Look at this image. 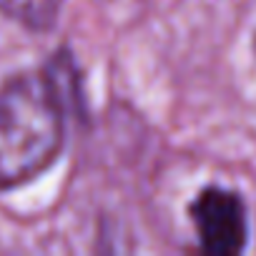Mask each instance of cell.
<instances>
[{"label": "cell", "mask_w": 256, "mask_h": 256, "mask_svg": "<svg viewBox=\"0 0 256 256\" xmlns=\"http://www.w3.org/2000/svg\"><path fill=\"white\" fill-rule=\"evenodd\" d=\"M68 60L56 68L18 73L0 88V191H13L46 174L66 138V73Z\"/></svg>", "instance_id": "obj_1"}, {"label": "cell", "mask_w": 256, "mask_h": 256, "mask_svg": "<svg viewBox=\"0 0 256 256\" xmlns=\"http://www.w3.org/2000/svg\"><path fill=\"white\" fill-rule=\"evenodd\" d=\"M191 221L198 244L211 256H234L246 246V208L238 194L208 186L191 204Z\"/></svg>", "instance_id": "obj_2"}, {"label": "cell", "mask_w": 256, "mask_h": 256, "mask_svg": "<svg viewBox=\"0 0 256 256\" xmlns=\"http://www.w3.org/2000/svg\"><path fill=\"white\" fill-rule=\"evenodd\" d=\"M60 0H0V13L36 30H46L56 23Z\"/></svg>", "instance_id": "obj_3"}]
</instances>
